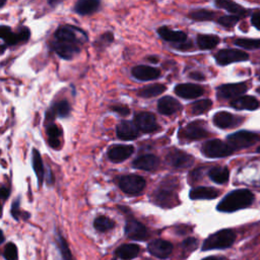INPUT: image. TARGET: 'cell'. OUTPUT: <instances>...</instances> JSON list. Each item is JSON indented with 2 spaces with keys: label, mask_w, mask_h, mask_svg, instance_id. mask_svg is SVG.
<instances>
[{
  "label": "cell",
  "mask_w": 260,
  "mask_h": 260,
  "mask_svg": "<svg viewBox=\"0 0 260 260\" xmlns=\"http://www.w3.org/2000/svg\"><path fill=\"white\" fill-rule=\"evenodd\" d=\"M86 41L88 36L79 28L62 26L55 32L52 49L59 57L72 60L79 53L82 45Z\"/></svg>",
  "instance_id": "1"
},
{
  "label": "cell",
  "mask_w": 260,
  "mask_h": 260,
  "mask_svg": "<svg viewBox=\"0 0 260 260\" xmlns=\"http://www.w3.org/2000/svg\"><path fill=\"white\" fill-rule=\"evenodd\" d=\"M254 195L247 189L235 190L224 197L218 205V211L222 213H233L251 205Z\"/></svg>",
  "instance_id": "2"
},
{
  "label": "cell",
  "mask_w": 260,
  "mask_h": 260,
  "mask_svg": "<svg viewBox=\"0 0 260 260\" xmlns=\"http://www.w3.org/2000/svg\"><path fill=\"white\" fill-rule=\"evenodd\" d=\"M236 240V235L232 230H222L213 235L203 242L202 250H212V249H223L232 246Z\"/></svg>",
  "instance_id": "3"
},
{
  "label": "cell",
  "mask_w": 260,
  "mask_h": 260,
  "mask_svg": "<svg viewBox=\"0 0 260 260\" xmlns=\"http://www.w3.org/2000/svg\"><path fill=\"white\" fill-rule=\"evenodd\" d=\"M228 145L233 149H245L253 146L259 141V136L256 133L250 131H238L228 136Z\"/></svg>",
  "instance_id": "4"
},
{
  "label": "cell",
  "mask_w": 260,
  "mask_h": 260,
  "mask_svg": "<svg viewBox=\"0 0 260 260\" xmlns=\"http://www.w3.org/2000/svg\"><path fill=\"white\" fill-rule=\"evenodd\" d=\"M234 149L226 143L220 140H213L205 143L202 147V153L209 158H223L232 154Z\"/></svg>",
  "instance_id": "5"
},
{
  "label": "cell",
  "mask_w": 260,
  "mask_h": 260,
  "mask_svg": "<svg viewBox=\"0 0 260 260\" xmlns=\"http://www.w3.org/2000/svg\"><path fill=\"white\" fill-rule=\"evenodd\" d=\"M146 180L138 175L122 176L119 180V186L127 194L141 193L146 187Z\"/></svg>",
  "instance_id": "6"
},
{
  "label": "cell",
  "mask_w": 260,
  "mask_h": 260,
  "mask_svg": "<svg viewBox=\"0 0 260 260\" xmlns=\"http://www.w3.org/2000/svg\"><path fill=\"white\" fill-rule=\"evenodd\" d=\"M249 58V55L243 51L236 49H223L216 54V60L220 65H228L235 62L245 61Z\"/></svg>",
  "instance_id": "7"
},
{
  "label": "cell",
  "mask_w": 260,
  "mask_h": 260,
  "mask_svg": "<svg viewBox=\"0 0 260 260\" xmlns=\"http://www.w3.org/2000/svg\"><path fill=\"white\" fill-rule=\"evenodd\" d=\"M134 123L138 129L145 133L153 132L155 130H158L159 128L155 116L149 112L138 113L134 118Z\"/></svg>",
  "instance_id": "8"
},
{
  "label": "cell",
  "mask_w": 260,
  "mask_h": 260,
  "mask_svg": "<svg viewBox=\"0 0 260 260\" xmlns=\"http://www.w3.org/2000/svg\"><path fill=\"white\" fill-rule=\"evenodd\" d=\"M246 83H229L223 84L218 89V98L222 100H228L237 97H241L247 92Z\"/></svg>",
  "instance_id": "9"
},
{
  "label": "cell",
  "mask_w": 260,
  "mask_h": 260,
  "mask_svg": "<svg viewBox=\"0 0 260 260\" xmlns=\"http://www.w3.org/2000/svg\"><path fill=\"white\" fill-rule=\"evenodd\" d=\"M71 105L67 101H59L55 103L46 113V122L47 125L52 124V122L55 120V117L66 118L71 115Z\"/></svg>",
  "instance_id": "10"
},
{
  "label": "cell",
  "mask_w": 260,
  "mask_h": 260,
  "mask_svg": "<svg viewBox=\"0 0 260 260\" xmlns=\"http://www.w3.org/2000/svg\"><path fill=\"white\" fill-rule=\"evenodd\" d=\"M116 133L118 138L122 141H133L140 135V129L137 128L135 123L131 121H121L117 125Z\"/></svg>",
  "instance_id": "11"
},
{
  "label": "cell",
  "mask_w": 260,
  "mask_h": 260,
  "mask_svg": "<svg viewBox=\"0 0 260 260\" xmlns=\"http://www.w3.org/2000/svg\"><path fill=\"white\" fill-rule=\"evenodd\" d=\"M167 162L175 168H187L193 164V158L182 150L174 149L168 153Z\"/></svg>",
  "instance_id": "12"
},
{
  "label": "cell",
  "mask_w": 260,
  "mask_h": 260,
  "mask_svg": "<svg viewBox=\"0 0 260 260\" xmlns=\"http://www.w3.org/2000/svg\"><path fill=\"white\" fill-rule=\"evenodd\" d=\"M125 234L133 240H146L149 237V232L144 224L136 220H128L125 224Z\"/></svg>",
  "instance_id": "13"
},
{
  "label": "cell",
  "mask_w": 260,
  "mask_h": 260,
  "mask_svg": "<svg viewBox=\"0 0 260 260\" xmlns=\"http://www.w3.org/2000/svg\"><path fill=\"white\" fill-rule=\"evenodd\" d=\"M149 253L158 258H167L171 255L173 251V245L168 241L165 240H153L148 246Z\"/></svg>",
  "instance_id": "14"
},
{
  "label": "cell",
  "mask_w": 260,
  "mask_h": 260,
  "mask_svg": "<svg viewBox=\"0 0 260 260\" xmlns=\"http://www.w3.org/2000/svg\"><path fill=\"white\" fill-rule=\"evenodd\" d=\"M131 74L133 77H135L138 80H143V81L157 79L161 75V72L158 68H154V67L148 66V65H138V66L133 67Z\"/></svg>",
  "instance_id": "15"
},
{
  "label": "cell",
  "mask_w": 260,
  "mask_h": 260,
  "mask_svg": "<svg viewBox=\"0 0 260 260\" xmlns=\"http://www.w3.org/2000/svg\"><path fill=\"white\" fill-rule=\"evenodd\" d=\"M209 135V132L197 122H193L188 124L182 131L180 132V136L186 141H198L201 138H204Z\"/></svg>",
  "instance_id": "16"
},
{
  "label": "cell",
  "mask_w": 260,
  "mask_h": 260,
  "mask_svg": "<svg viewBox=\"0 0 260 260\" xmlns=\"http://www.w3.org/2000/svg\"><path fill=\"white\" fill-rule=\"evenodd\" d=\"M242 122V118L241 117H237L232 115L231 113L228 112H218L215 116H214V123L223 129H226V128H231V127H235L237 125H239Z\"/></svg>",
  "instance_id": "17"
},
{
  "label": "cell",
  "mask_w": 260,
  "mask_h": 260,
  "mask_svg": "<svg viewBox=\"0 0 260 260\" xmlns=\"http://www.w3.org/2000/svg\"><path fill=\"white\" fill-rule=\"evenodd\" d=\"M175 94L183 99L192 100L200 97L203 94V89L193 83H182L176 86Z\"/></svg>",
  "instance_id": "18"
},
{
  "label": "cell",
  "mask_w": 260,
  "mask_h": 260,
  "mask_svg": "<svg viewBox=\"0 0 260 260\" xmlns=\"http://www.w3.org/2000/svg\"><path fill=\"white\" fill-rule=\"evenodd\" d=\"M133 151L134 148L132 146H114L108 150V158L114 163H121L127 160Z\"/></svg>",
  "instance_id": "19"
},
{
  "label": "cell",
  "mask_w": 260,
  "mask_h": 260,
  "mask_svg": "<svg viewBox=\"0 0 260 260\" xmlns=\"http://www.w3.org/2000/svg\"><path fill=\"white\" fill-rule=\"evenodd\" d=\"M182 108L181 104L174 98L166 96L159 100L158 102V110L161 114L170 116L177 113Z\"/></svg>",
  "instance_id": "20"
},
{
  "label": "cell",
  "mask_w": 260,
  "mask_h": 260,
  "mask_svg": "<svg viewBox=\"0 0 260 260\" xmlns=\"http://www.w3.org/2000/svg\"><path fill=\"white\" fill-rule=\"evenodd\" d=\"M101 0H77L74 5V12L80 15H89L99 10Z\"/></svg>",
  "instance_id": "21"
},
{
  "label": "cell",
  "mask_w": 260,
  "mask_h": 260,
  "mask_svg": "<svg viewBox=\"0 0 260 260\" xmlns=\"http://www.w3.org/2000/svg\"><path fill=\"white\" fill-rule=\"evenodd\" d=\"M160 165V160L153 154H145L133 162V167L144 171H154Z\"/></svg>",
  "instance_id": "22"
},
{
  "label": "cell",
  "mask_w": 260,
  "mask_h": 260,
  "mask_svg": "<svg viewBox=\"0 0 260 260\" xmlns=\"http://www.w3.org/2000/svg\"><path fill=\"white\" fill-rule=\"evenodd\" d=\"M158 34L160 37L165 41L172 43H184L187 41V35L181 31H173L168 29L167 27H162L158 30Z\"/></svg>",
  "instance_id": "23"
},
{
  "label": "cell",
  "mask_w": 260,
  "mask_h": 260,
  "mask_svg": "<svg viewBox=\"0 0 260 260\" xmlns=\"http://www.w3.org/2000/svg\"><path fill=\"white\" fill-rule=\"evenodd\" d=\"M231 106L237 110H255L259 107V103L254 97L241 96L231 103Z\"/></svg>",
  "instance_id": "24"
},
{
  "label": "cell",
  "mask_w": 260,
  "mask_h": 260,
  "mask_svg": "<svg viewBox=\"0 0 260 260\" xmlns=\"http://www.w3.org/2000/svg\"><path fill=\"white\" fill-rule=\"evenodd\" d=\"M216 5L219 8L227 10L239 17L245 16L247 14V10L242 7L241 5H239L238 3L234 2L233 0H216Z\"/></svg>",
  "instance_id": "25"
},
{
  "label": "cell",
  "mask_w": 260,
  "mask_h": 260,
  "mask_svg": "<svg viewBox=\"0 0 260 260\" xmlns=\"http://www.w3.org/2000/svg\"><path fill=\"white\" fill-rule=\"evenodd\" d=\"M219 196V192L212 187H197L190 191L191 199H215Z\"/></svg>",
  "instance_id": "26"
},
{
  "label": "cell",
  "mask_w": 260,
  "mask_h": 260,
  "mask_svg": "<svg viewBox=\"0 0 260 260\" xmlns=\"http://www.w3.org/2000/svg\"><path fill=\"white\" fill-rule=\"evenodd\" d=\"M138 253H140V246L136 244H124L116 250L117 256L123 260L133 259Z\"/></svg>",
  "instance_id": "27"
},
{
  "label": "cell",
  "mask_w": 260,
  "mask_h": 260,
  "mask_svg": "<svg viewBox=\"0 0 260 260\" xmlns=\"http://www.w3.org/2000/svg\"><path fill=\"white\" fill-rule=\"evenodd\" d=\"M0 39L4 41L6 46H13L21 43L19 34L13 33L10 28L6 26H0Z\"/></svg>",
  "instance_id": "28"
},
{
  "label": "cell",
  "mask_w": 260,
  "mask_h": 260,
  "mask_svg": "<svg viewBox=\"0 0 260 260\" xmlns=\"http://www.w3.org/2000/svg\"><path fill=\"white\" fill-rule=\"evenodd\" d=\"M210 178L218 184H223L229 180L230 172L228 168L224 167H216L213 168L209 173Z\"/></svg>",
  "instance_id": "29"
},
{
  "label": "cell",
  "mask_w": 260,
  "mask_h": 260,
  "mask_svg": "<svg viewBox=\"0 0 260 260\" xmlns=\"http://www.w3.org/2000/svg\"><path fill=\"white\" fill-rule=\"evenodd\" d=\"M165 91H166V86L164 84L155 83V84H150L149 86H146V88L140 90L138 91L137 95L142 98L149 99V98L157 97V96L163 94Z\"/></svg>",
  "instance_id": "30"
},
{
  "label": "cell",
  "mask_w": 260,
  "mask_h": 260,
  "mask_svg": "<svg viewBox=\"0 0 260 260\" xmlns=\"http://www.w3.org/2000/svg\"><path fill=\"white\" fill-rule=\"evenodd\" d=\"M33 168L37 175L39 184L41 185L43 182L44 176H45V170H44V165H43L41 154L36 149H33Z\"/></svg>",
  "instance_id": "31"
},
{
  "label": "cell",
  "mask_w": 260,
  "mask_h": 260,
  "mask_svg": "<svg viewBox=\"0 0 260 260\" xmlns=\"http://www.w3.org/2000/svg\"><path fill=\"white\" fill-rule=\"evenodd\" d=\"M46 132L49 138V145L51 148L58 149L60 147V135L61 131L55 124H50L46 126Z\"/></svg>",
  "instance_id": "32"
},
{
  "label": "cell",
  "mask_w": 260,
  "mask_h": 260,
  "mask_svg": "<svg viewBox=\"0 0 260 260\" xmlns=\"http://www.w3.org/2000/svg\"><path fill=\"white\" fill-rule=\"evenodd\" d=\"M220 42V39L215 35H199L197 37V45L202 50H210L215 48Z\"/></svg>",
  "instance_id": "33"
},
{
  "label": "cell",
  "mask_w": 260,
  "mask_h": 260,
  "mask_svg": "<svg viewBox=\"0 0 260 260\" xmlns=\"http://www.w3.org/2000/svg\"><path fill=\"white\" fill-rule=\"evenodd\" d=\"M94 226L96 228V230H98L99 232H107L109 230H112L115 226V223L105 217V216H102V217H98L95 222H94Z\"/></svg>",
  "instance_id": "34"
},
{
  "label": "cell",
  "mask_w": 260,
  "mask_h": 260,
  "mask_svg": "<svg viewBox=\"0 0 260 260\" xmlns=\"http://www.w3.org/2000/svg\"><path fill=\"white\" fill-rule=\"evenodd\" d=\"M212 106H213V102L211 100H207V99L200 100L192 104L191 113L193 115H201L209 111L212 108Z\"/></svg>",
  "instance_id": "35"
},
{
  "label": "cell",
  "mask_w": 260,
  "mask_h": 260,
  "mask_svg": "<svg viewBox=\"0 0 260 260\" xmlns=\"http://www.w3.org/2000/svg\"><path fill=\"white\" fill-rule=\"evenodd\" d=\"M190 17L194 21L203 22V21H212L216 17V12L210 11L206 9H197L190 13Z\"/></svg>",
  "instance_id": "36"
},
{
  "label": "cell",
  "mask_w": 260,
  "mask_h": 260,
  "mask_svg": "<svg viewBox=\"0 0 260 260\" xmlns=\"http://www.w3.org/2000/svg\"><path fill=\"white\" fill-rule=\"evenodd\" d=\"M56 241H57V245H58V248L60 250L63 260H73L72 252L71 250H69V247L66 243V241L64 240V238L61 235H57Z\"/></svg>",
  "instance_id": "37"
},
{
  "label": "cell",
  "mask_w": 260,
  "mask_h": 260,
  "mask_svg": "<svg viewBox=\"0 0 260 260\" xmlns=\"http://www.w3.org/2000/svg\"><path fill=\"white\" fill-rule=\"evenodd\" d=\"M235 44L241 48L246 50H255L260 48V40H252V39H237Z\"/></svg>",
  "instance_id": "38"
},
{
  "label": "cell",
  "mask_w": 260,
  "mask_h": 260,
  "mask_svg": "<svg viewBox=\"0 0 260 260\" xmlns=\"http://www.w3.org/2000/svg\"><path fill=\"white\" fill-rule=\"evenodd\" d=\"M239 21H240V17L237 15H223L220 17V19L218 20V23L224 28L230 29V28L235 27Z\"/></svg>",
  "instance_id": "39"
},
{
  "label": "cell",
  "mask_w": 260,
  "mask_h": 260,
  "mask_svg": "<svg viewBox=\"0 0 260 260\" xmlns=\"http://www.w3.org/2000/svg\"><path fill=\"white\" fill-rule=\"evenodd\" d=\"M155 197H157V201L162 205H167L169 203L174 202V200H173L174 194L167 191V190H161V191L155 195Z\"/></svg>",
  "instance_id": "40"
},
{
  "label": "cell",
  "mask_w": 260,
  "mask_h": 260,
  "mask_svg": "<svg viewBox=\"0 0 260 260\" xmlns=\"http://www.w3.org/2000/svg\"><path fill=\"white\" fill-rule=\"evenodd\" d=\"M4 257L6 260L17 259V248L13 243H8L4 249Z\"/></svg>",
  "instance_id": "41"
},
{
  "label": "cell",
  "mask_w": 260,
  "mask_h": 260,
  "mask_svg": "<svg viewBox=\"0 0 260 260\" xmlns=\"http://www.w3.org/2000/svg\"><path fill=\"white\" fill-rule=\"evenodd\" d=\"M110 109H111V111L119 114L120 116H122V117H125V116L129 115V113H130L129 108L126 106H122V105H115V106H112Z\"/></svg>",
  "instance_id": "42"
},
{
  "label": "cell",
  "mask_w": 260,
  "mask_h": 260,
  "mask_svg": "<svg viewBox=\"0 0 260 260\" xmlns=\"http://www.w3.org/2000/svg\"><path fill=\"white\" fill-rule=\"evenodd\" d=\"M17 34H19L21 44H24V43H26V42H28L30 40V36H31L30 29H28L26 27H23V28H21L20 32L17 33Z\"/></svg>",
  "instance_id": "43"
},
{
  "label": "cell",
  "mask_w": 260,
  "mask_h": 260,
  "mask_svg": "<svg viewBox=\"0 0 260 260\" xmlns=\"http://www.w3.org/2000/svg\"><path fill=\"white\" fill-rule=\"evenodd\" d=\"M114 40L113 37V34L112 33H106L104 34L103 36H101V43L103 45H109L110 43H112Z\"/></svg>",
  "instance_id": "44"
},
{
  "label": "cell",
  "mask_w": 260,
  "mask_h": 260,
  "mask_svg": "<svg viewBox=\"0 0 260 260\" xmlns=\"http://www.w3.org/2000/svg\"><path fill=\"white\" fill-rule=\"evenodd\" d=\"M251 23L257 30H260V11L257 10L252 14Z\"/></svg>",
  "instance_id": "45"
},
{
  "label": "cell",
  "mask_w": 260,
  "mask_h": 260,
  "mask_svg": "<svg viewBox=\"0 0 260 260\" xmlns=\"http://www.w3.org/2000/svg\"><path fill=\"white\" fill-rule=\"evenodd\" d=\"M196 245H197V240H195L193 238H189L183 242V246L186 248H188V247L194 248V247H196Z\"/></svg>",
  "instance_id": "46"
},
{
  "label": "cell",
  "mask_w": 260,
  "mask_h": 260,
  "mask_svg": "<svg viewBox=\"0 0 260 260\" xmlns=\"http://www.w3.org/2000/svg\"><path fill=\"white\" fill-rule=\"evenodd\" d=\"M20 212H21V211H20V209H19V200H16V201L13 203L12 207H11V215L14 217L15 220H17V213H20Z\"/></svg>",
  "instance_id": "47"
},
{
  "label": "cell",
  "mask_w": 260,
  "mask_h": 260,
  "mask_svg": "<svg viewBox=\"0 0 260 260\" xmlns=\"http://www.w3.org/2000/svg\"><path fill=\"white\" fill-rule=\"evenodd\" d=\"M9 196V190L6 187H0V198L7 199Z\"/></svg>",
  "instance_id": "48"
},
{
  "label": "cell",
  "mask_w": 260,
  "mask_h": 260,
  "mask_svg": "<svg viewBox=\"0 0 260 260\" xmlns=\"http://www.w3.org/2000/svg\"><path fill=\"white\" fill-rule=\"evenodd\" d=\"M190 77L195 79V80H203L205 77L202 74L200 73H192V74H190Z\"/></svg>",
  "instance_id": "49"
},
{
  "label": "cell",
  "mask_w": 260,
  "mask_h": 260,
  "mask_svg": "<svg viewBox=\"0 0 260 260\" xmlns=\"http://www.w3.org/2000/svg\"><path fill=\"white\" fill-rule=\"evenodd\" d=\"M202 260H227V259H226V258H223V257H215V256H213V257L204 258V259H202Z\"/></svg>",
  "instance_id": "50"
},
{
  "label": "cell",
  "mask_w": 260,
  "mask_h": 260,
  "mask_svg": "<svg viewBox=\"0 0 260 260\" xmlns=\"http://www.w3.org/2000/svg\"><path fill=\"white\" fill-rule=\"evenodd\" d=\"M48 1H49V3H50L51 5H57L58 3L64 1V0H48Z\"/></svg>",
  "instance_id": "51"
},
{
  "label": "cell",
  "mask_w": 260,
  "mask_h": 260,
  "mask_svg": "<svg viewBox=\"0 0 260 260\" xmlns=\"http://www.w3.org/2000/svg\"><path fill=\"white\" fill-rule=\"evenodd\" d=\"M4 235H3V232L0 230V244H2L3 242H4Z\"/></svg>",
  "instance_id": "52"
},
{
  "label": "cell",
  "mask_w": 260,
  "mask_h": 260,
  "mask_svg": "<svg viewBox=\"0 0 260 260\" xmlns=\"http://www.w3.org/2000/svg\"><path fill=\"white\" fill-rule=\"evenodd\" d=\"M6 47H7V46H6L5 44H3V45H0V54L4 53V51H5Z\"/></svg>",
  "instance_id": "53"
},
{
  "label": "cell",
  "mask_w": 260,
  "mask_h": 260,
  "mask_svg": "<svg viewBox=\"0 0 260 260\" xmlns=\"http://www.w3.org/2000/svg\"><path fill=\"white\" fill-rule=\"evenodd\" d=\"M150 62H152V63H157L158 62V58H155V57H149L148 58Z\"/></svg>",
  "instance_id": "54"
},
{
  "label": "cell",
  "mask_w": 260,
  "mask_h": 260,
  "mask_svg": "<svg viewBox=\"0 0 260 260\" xmlns=\"http://www.w3.org/2000/svg\"><path fill=\"white\" fill-rule=\"evenodd\" d=\"M6 1H7V0H0V8H1L2 6H4V5H5Z\"/></svg>",
  "instance_id": "55"
},
{
  "label": "cell",
  "mask_w": 260,
  "mask_h": 260,
  "mask_svg": "<svg viewBox=\"0 0 260 260\" xmlns=\"http://www.w3.org/2000/svg\"><path fill=\"white\" fill-rule=\"evenodd\" d=\"M1 213H2V205L0 203V216H1Z\"/></svg>",
  "instance_id": "56"
},
{
  "label": "cell",
  "mask_w": 260,
  "mask_h": 260,
  "mask_svg": "<svg viewBox=\"0 0 260 260\" xmlns=\"http://www.w3.org/2000/svg\"><path fill=\"white\" fill-rule=\"evenodd\" d=\"M256 92H257L258 94H260V86H259V88H257V90H256Z\"/></svg>",
  "instance_id": "57"
},
{
  "label": "cell",
  "mask_w": 260,
  "mask_h": 260,
  "mask_svg": "<svg viewBox=\"0 0 260 260\" xmlns=\"http://www.w3.org/2000/svg\"><path fill=\"white\" fill-rule=\"evenodd\" d=\"M257 151H258V152H260V147L258 148V149H257Z\"/></svg>",
  "instance_id": "58"
}]
</instances>
